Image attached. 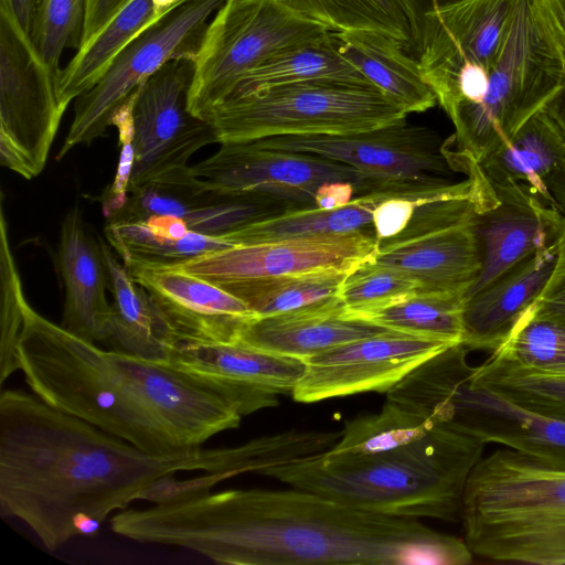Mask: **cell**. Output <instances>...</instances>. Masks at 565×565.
I'll use <instances>...</instances> for the list:
<instances>
[{
	"instance_id": "681fc988",
	"label": "cell",
	"mask_w": 565,
	"mask_h": 565,
	"mask_svg": "<svg viewBox=\"0 0 565 565\" xmlns=\"http://www.w3.org/2000/svg\"><path fill=\"white\" fill-rule=\"evenodd\" d=\"M20 23L30 34L33 21L35 0H9Z\"/></svg>"
},
{
	"instance_id": "5b68a950",
	"label": "cell",
	"mask_w": 565,
	"mask_h": 565,
	"mask_svg": "<svg viewBox=\"0 0 565 565\" xmlns=\"http://www.w3.org/2000/svg\"><path fill=\"white\" fill-rule=\"evenodd\" d=\"M460 521L476 556L565 565V468L495 449L468 477Z\"/></svg>"
},
{
	"instance_id": "3957f363",
	"label": "cell",
	"mask_w": 565,
	"mask_h": 565,
	"mask_svg": "<svg viewBox=\"0 0 565 565\" xmlns=\"http://www.w3.org/2000/svg\"><path fill=\"white\" fill-rule=\"evenodd\" d=\"M486 445L475 436L438 425L394 449L369 455L328 449L260 475L371 513L456 522L468 477L483 457Z\"/></svg>"
},
{
	"instance_id": "7402d4cb",
	"label": "cell",
	"mask_w": 565,
	"mask_h": 565,
	"mask_svg": "<svg viewBox=\"0 0 565 565\" xmlns=\"http://www.w3.org/2000/svg\"><path fill=\"white\" fill-rule=\"evenodd\" d=\"M393 331L347 313L339 296L316 305L267 317H255L237 342L285 356L306 360L358 339Z\"/></svg>"
},
{
	"instance_id": "d6986e66",
	"label": "cell",
	"mask_w": 565,
	"mask_h": 565,
	"mask_svg": "<svg viewBox=\"0 0 565 565\" xmlns=\"http://www.w3.org/2000/svg\"><path fill=\"white\" fill-rule=\"evenodd\" d=\"M373 230L241 245L171 264L218 286L286 274L351 270L376 249Z\"/></svg>"
},
{
	"instance_id": "44dd1931",
	"label": "cell",
	"mask_w": 565,
	"mask_h": 565,
	"mask_svg": "<svg viewBox=\"0 0 565 565\" xmlns=\"http://www.w3.org/2000/svg\"><path fill=\"white\" fill-rule=\"evenodd\" d=\"M491 185L498 202L476 217L482 267L466 297L557 243L564 226L565 215L530 186L520 183Z\"/></svg>"
},
{
	"instance_id": "7c38bea8",
	"label": "cell",
	"mask_w": 565,
	"mask_h": 565,
	"mask_svg": "<svg viewBox=\"0 0 565 565\" xmlns=\"http://www.w3.org/2000/svg\"><path fill=\"white\" fill-rule=\"evenodd\" d=\"M472 370L468 362H449L428 373L417 392L420 411L486 444L565 468V420L529 412L477 385Z\"/></svg>"
},
{
	"instance_id": "ac0fdd59",
	"label": "cell",
	"mask_w": 565,
	"mask_h": 565,
	"mask_svg": "<svg viewBox=\"0 0 565 565\" xmlns=\"http://www.w3.org/2000/svg\"><path fill=\"white\" fill-rule=\"evenodd\" d=\"M449 347L397 331L347 342L303 360L305 373L291 395L297 402L313 403L365 392L386 393Z\"/></svg>"
},
{
	"instance_id": "5bb4252c",
	"label": "cell",
	"mask_w": 565,
	"mask_h": 565,
	"mask_svg": "<svg viewBox=\"0 0 565 565\" xmlns=\"http://www.w3.org/2000/svg\"><path fill=\"white\" fill-rule=\"evenodd\" d=\"M258 147L330 159L358 170L380 191H415L448 182L454 170L445 143L426 126L402 119L344 135L278 136L249 140Z\"/></svg>"
},
{
	"instance_id": "f546056e",
	"label": "cell",
	"mask_w": 565,
	"mask_h": 565,
	"mask_svg": "<svg viewBox=\"0 0 565 565\" xmlns=\"http://www.w3.org/2000/svg\"><path fill=\"white\" fill-rule=\"evenodd\" d=\"M331 31L374 30L390 34L406 50L418 46L420 14L416 0H277Z\"/></svg>"
},
{
	"instance_id": "8fae6325",
	"label": "cell",
	"mask_w": 565,
	"mask_h": 565,
	"mask_svg": "<svg viewBox=\"0 0 565 565\" xmlns=\"http://www.w3.org/2000/svg\"><path fill=\"white\" fill-rule=\"evenodd\" d=\"M225 0H182L134 38L99 81L74 103V118L56 154L106 135L114 113L172 60H194L212 15Z\"/></svg>"
},
{
	"instance_id": "b9f144b4",
	"label": "cell",
	"mask_w": 565,
	"mask_h": 565,
	"mask_svg": "<svg viewBox=\"0 0 565 565\" xmlns=\"http://www.w3.org/2000/svg\"><path fill=\"white\" fill-rule=\"evenodd\" d=\"M531 4L565 77V0H531Z\"/></svg>"
},
{
	"instance_id": "7a4b0ae2",
	"label": "cell",
	"mask_w": 565,
	"mask_h": 565,
	"mask_svg": "<svg viewBox=\"0 0 565 565\" xmlns=\"http://www.w3.org/2000/svg\"><path fill=\"white\" fill-rule=\"evenodd\" d=\"M202 447L158 456L21 390L0 394V513L55 551L89 535L157 480L203 471Z\"/></svg>"
},
{
	"instance_id": "7bdbcfd3",
	"label": "cell",
	"mask_w": 565,
	"mask_h": 565,
	"mask_svg": "<svg viewBox=\"0 0 565 565\" xmlns=\"http://www.w3.org/2000/svg\"><path fill=\"white\" fill-rule=\"evenodd\" d=\"M534 305L544 311L565 315V218L557 243L554 268Z\"/></svg>"
},
{
	"instance_id": "484cf974",
	"label": "cell",
	"mask_w": 565,
	"mask_h": 565,
	"mask_svg": "<svg viewBox=\"0 0 565 565\" xmlns=\"http://www.w3.org/2000/svg\"><path fill=\"white\" fill-rule=\"evenodd\" d=\"M107 273V288L113 296L110 338L119 351L164 362L178 342L173 331L154 306L147 290L130 275L113 253L98 239Z\"/></svg>"
},
{
	"instance_id": "f1b7e54d",
	"label": "cell",
	"mask_w": 565,
	"mask_h": 565,
	"mask_svg": "<svg viewBox=\"0 0 565 565\" xmlns=\"http://www.w3.org/2000/svg\"><path fill=\"white\" fill-rule=\"evenodd\" d=\"M159 18L152 0H128L61 70L57 94L63 107L92 88L125 46Z\"/></svg>"
},
{
	"instance_id": "8992f818",
	"label": "cell",
	"mask_w": 565,
	"mask_h": 565,
	"mask_svg": "<svg viewBox=\"0 0 565 565\" xmlns=\"http://www.w3.org/2000/svg\"><path fill=\"white\" fill-rule=\"evenodd\" d=\"M565 90V77L531 0H519L503 52L483 99L448 115L455 134L446 142L454 170L479 164Z\"/></svg>"
},
{
	"instance_id": "8d00e7d4",
	"label": "cell",
	"mask_w": 565,
	"mask_h": 565,
	"mask_svg": "<svg viewBox=\"0 0 565 565\" xmlns=\"http://www.w3.org/2000/svg\"><path fill=\"white\" fill-rule=\"evenodd\" d=\"M438 425L386 399L379 413L347 422L340 439L329 450L345 455L381 452L408 445Z\"/></svg>"
},
{
	"instance_id": "9c48e42d",
	"label": "cell",
	"mask_w": 565,
	"mask_h": 565,
	"mask_svg": "<svg viewBox=\"0 0 565 565\" xmlns=\"http://www.w3.org/2000/svg\"><path fill=\"white\" fill-rule=\"evenodd\" d=\"M57 81L10 1L0 0V163L26 180L44 169L66 110Z\"/></svg>"
},
{
	"instance_id": "d590c367",
	"label": "cell",
	"mask_w": 565,
	"mask_h": 565,
	"mask_svg": "<svg viewBox=\"0 0 565 565\" xmlns=\"http://www.w3.org/2000/svg\"><path fill=\"white\" fill-rule=\"evenodd\" d=\"M471 380L529 412L565 420V379L539 374L490 354Z\"/></svg>"
},
{
	"instance_id": "83f0119b",
	"label": "cell",
	"mask_w": 565,
	"mask_h": 565,
	"mask_svg": "<svg viewBox=\"0 0 565 565\" xmlns=\"http://www.w3.org/2000/svg\"><path fill=\"white\" fill-rule=\"evenodd\" d=\"M481 167L491 183L527 185L557 207L546 181L565 167V143L541 110Z\"/></svg>"
},
{
	"instance_id": "f907efd6",
	"label": "cell",
	"mask_w": 565,
	"mask_h": 565,
	"mask_svg": "<svg viewBox=\"0 0 565 565\" xmlns=\"http://www.w3.org/2000/svg\"><path fill=\"white\" fill-rule=\"evenodd\" d=\"M182 0H152L154 12L158 17L163 15Z\"/></svg>"
},
{
	"instance_id": "30bf717a",
	"label": "cell",
	"mask_w": 565,
	"mask_h": 565,
	"mask_svg": "<svg viewBox=\"0 0 565 565\" xmlns=\"http://www.w3.org/2000/svg\"><path fill=\"white\" fill-rule=\"evenodd\" d=\"M497 202L492 188L420 205L405 230L377 243L367 260L406 274L417 291L466 298L482 267L476 217Z\"/></svg>"
},
{
	"instance_id": "836d02e7",
	"label": "cell",
	"mask_w": 565,
	"mask_h": 565,
	"mask_svg": "<svg viewBox=\"0 0 565 565\" xmlns=\"http://www.w3.org/2000/svg\"><path fill=\"white\" fill-rule=\"evenodd\" d=\"M490 354L539 374L565 379V315L541 310L533 302Z\"/></svg>"
},
{
	"instance_id": "1f68e13d",
	"label": "cell",
	"mask_w": 565,
	"mask_h": 565,
	"mask_svg": "<svg viewBox=\"0 0 565 565\" xmlns=\"http://www.w3.org/2000/svg\"><path fill=\"white\" fill-rule=\"evenodd\" d=\"M341 431L289 430L263 436L245 444L204 450V473L222 481L245 472L259 473L267 468L302 459L330 449Z\"/></svg>"
},
{
	"instance_id": "6da1fadb",
	"label": "cell",
	"mask_w": 565,
	"mask_h": 565,
	"mask_svg": "<svg viewBox=\"0 0 565 565\" xmlns=\"http://www.w3.org/2000/svg\"><path fill=\"white\" fill-rule=\"evenodd\" d=\"M111 531L139 543L175 546L231 565H466L463 539L323 495L230 489L124 509Z\"/></svg>"
},
{
	"instance_id": "d4e9b609",
	"label": "cell",
	"mask_w": 565,
	"mask_h": 565,
	"mask_svg": "<svg viewBox=\"0 0 565 565\" xmlns=\"http://www.w3.org/2000/svg\"><path fill=\"white\" fill-rule=\"evenodd\" d=\"M339 52L408 115L434 107L437 98L418 61L390 34L374 30L332 31Z\"/></svg>"
},
{
	"instance_id": "cb8c5ba5",
	"label": "cell",
	"mask_w": 565,
	"mask_h": 565,
	"mask_svg": "<svg viewBox=\"0 0 565 565\" xmlns=\"http://www.w3.org/2000/svg\"><path fill=\"white\" fill-rule=\"evenodd\" d=\"M558 243V242H557ZM557 243L511 267L465 298L462 344L492 352L518 318L537 299L556 260Z\"/></svg>"
},
{
	"instance_id": "e0dca14e",
	"label": "cell",
	"mask_w": 565,
	"mask_h": 565,
	"mask_svg": "<svg viewBox=\"0 0 565 565\" xmlns=\"http://www.w3.org/2000/svg\"><path fill=\"white\" fill-rule=\"evenodd\" d=\"M162 364L218 396L243 417L279 404L292 393L306 362L238 342L178 341Z\"/></svg>"
},
{
	"instance_id": "74e56055",
	"label": "cell",
	"mask_w": 565,
	"mask_h": 565,
	"mask_svg": "<svg viewBox=\"0 0 565 565\" xmlns=\"http://www.w3.org/2000/svg\"><path fill=\"white\" fill-rule=\"evenodd\" d=\"M417 290V282L406 274L366 259L348 273L338 296L347 313L355 317L399 301Z\"/></svg>"
},
{
	"instance_id": "f6af8a7d",
	"label": "cell",
	"mask_w": 565,
	"mask_h": 565,
	"mask_svg": "<svg viewBox=\"0 0 565 565\" xmlns=\"http://www.w3.org/2000/svg\"><path fill=\"white\" fill-rule=\"evenodd\" d=\"M141 223L152 238L160 242L179 241L190 231L186 222L175 215L154 214Z\"/></svg>"
},
{
	"instance_id": "4dcf8cb0",
	"label": "cell",
	"mask_w": 565,
	"mask_h": 565,
	"mask_svg": "<svg viewBox=\"0 0 565 565\" xmlns=\"http://www.w3.org/2000/svg\"><path fill=\"white\" fill-rule=\"evenodd\" d=\"M308 81H337L375 87L339 52L331 31L324 39L284 50L269 57L244 75L230 96Z\"/></svg>"
},
{
	"instance_id": "bcb514c9",
	"label": "cell",
	"mask_w": 565,
	"mask_h": 565,
	"mask_svg": "<svg viewBox=\"0 0 565 565\" xmlns=\"http://www.w3.org/2000/svg\"><path fill=\"white\" fill-rule=\"evenodd\" d=\"M358 195L354 183L350 181H330L319 186L315 196V206L330 210L343 206Z\"/></svg>"
},
{
	"instance_id": "d6a6232c",
	"label": "cell",
	"mask_w": 565,
	"mask_h": 565,
	"mask_svg": "<svg viewBox=\"0 0 565 565\" xmlns=\"http://www.w3.org/2000/svg\"><path fill=\"white\" fill-rule=\"evenodd\" d=\"M350 270L328 268L262 277L221 286L244 301L256 317L302 309L338 296Z\"/></svg>"
},
{
	"instance_id": "7dc6e473",
	"label": "cell",
	"mask_w": 565,
	"mask_h": 565,
	"mask_svg": "<svg viewBox=\"0 0 565 565\" xmlns=\"http://www.w3.org/2000/svg\"><path fill=\"white\" fill-rule=\"evenodd\" d=\"M542 111L545 114L565 143V97L562 94L558 95L554 100L545 106Z\"/></svg>"
},
{
	"instance_id": "60d3db41",
	"label": "cell",
	"mask_w": 565,
	"mask_h": 565,
	"mask_svg": "<svg viewBox=\"0 0 565 565\" xmlns=\"http://www.w3.org/2000/svg\"><path fill=\"white\" fill-rule=\"evenodd\" d=\"M134 100L130 96L113 115L110 126L118 130L119 159L115 178L102 196V209L106 217L119 213L128 202L131 174L135 164Z\"/></svg>"
},
{
	"instance_id": "f35d334b",
	"label": "cell",
	"mask_w": 565,
	"mask_h": 565,
	"mask_svg": "<svg viewBox=\"0 0 565 565\" xmlns=\"http://www.w3.org/2000/svg\"><path fill=\"white\" fill-rule=\"evenodd\" d=\"M86 0H35L31 40L50 67L60 76L65 49L78 50Z\"/></svg>"
},
{
	"instance_id": "ba28073f",
	"label": "cell",
	"mask_w": 565,
	"mask_h": 565,
	"mask_svg": "<svg viewBox=\"0 0 565 565\" xmlns=\"http://www.w3.org/2000/svg\"><path fill=\"white\" fill-rule=\"evenodd\" d=\"M331 30L277 0H225L207 24L194 58L188 109L199 117L227 98L244 75L284 50Z\"/></svg>"
},
{
	"instance_id": "e575fe53",
	"label": "cell",
	"mask_w": 565,
	"mask_h": 565,
	"mask_svg": "<svg viewBox=\"0 0 565 565\" xmlns=\"http://www.w3.org/2000/svg\"><path fill=\"white\" fill-rule=\"evenodd\" d=\"M465 297L420 292L355 317L393 331L446 342L462 343ZM354 317V316H353Z\"/></svg>"
},
{
	"instance_id": "ab89813d",
	"label": "cell",
	"mask_w": 565,
	"mask_h": 565,
	"mask_svg": "<svg viewBox=\"0 0 565 565\" xmlns=\"http://www.w3.org/2000/svg\"><path fill=\"white\" fill-rule=\"evenodd\" d=\"M0 206V383L2 385L19 370L17 349L23 327V303L26 299L11 253L2 200Z\"/></svg>"
},
{
	"instance_id": "52a82bcc",
	"label": "cell",
	"mask_w": 565,
	"mask_h": 565,
	"mask_svg": "<svg viewBox=\"0 0 565 565\" xmlns=\"http://www.w3.org/2000/svg\"><path fill=\"white\" fill-rule=\"evenodd\" d=\"M407 114L375 87L308 81L232 95L200 118L217 143L278 136L344 135L376 129Z\"/></svg>"
},
{
	"instance_id": "603a6c76",
	"label": "cell",
	"mask_w": 565,
	"mask_h": 565,
	"mask_svg": "<svg viewBox=\"0 0 565 565\" xmlns=\"http://www.w3.org/2000/svg\"><path fill=\"white\" fill-rule=\"evenodd\" d=\"M58 264L65 286L62 327L90 342L110 338L111 305L99 241L89 234L78 206L62 221Z\"/></svg>"
},
{
	"instance_id": "c3c4849f",
	"label": "cell",
	"mask_w": 565,
	"mask_h": 565,
	"mask_svg": "<svg viewBox=\"0 0 565 565\" xmlns=\"http://www.w3.org/2000/svg\"><path fill=\"white\" fill-rule=\"evenodd\" d=\"M546 186L557 209L565 215V167L550 175Z\"/></svg>"
},
{
	"instance_id": "9a60e30c",
	"label": "cell",
	"mask_w": 565,
	"mask_h": 565,
	"mask_svg": "<svg viewBox=\"0 0 565 565\" xmlns=\"http://www.w3.org/2000/svg\"><path fill=\"white\" fill-rule=\"evenodd\" d=\"M202 192L264 200L290 207L315 206L316 192L330 181H350L358 195L376 185L350 166L319 156L262 148L252 141L223 142L211 157L191 166Z\"/></svg>"
},
{
	"instance_id": "ee69618b",
	"label": "cell",
	"mask_w": 565,
	"mask_h": 565,
	"mask_svg": "<svg viewBox=\"0 0 565 565\" xmlns=\"http://www.w3.org/2000/svg\"><path fill=\"white\" fill-rule=\"evenodd\" d=\"M127 1L86 0L81 46L90 40Z\"/></svg>"
},
{
	"instance_id": "2e32d148",
	"label": "cell",
	"mask_w": 565,
	"mask_h": 565,
	"mask_svg": "<svg viewBox=\"0 0 565 565\" xmlns=\"http://www.w3.org/2000/svg\"><path fill=\"white\" fill-rule=\"evenodd\" d=\"M519 0H431L420 14L418 65L439 103L468 65L491 73Z\"/></svg>"
},
{
	"instance_id": "ffe728a7",
	"label": "cell",
	"mask_w": 565,
	"mask_h": 565,
	"mask_svg": "<svg viewBox=\"0 0 565 565\" xmlns=\"http://www.w3.org/2000/svg\"><path fill=\"white\" fill-rule=\"evenodd\" d=\"M126 267L147 290L178 341L235 343L245 323L256 317L221 286L175 266Z\"/></svg>"
},
{
	"instance_id": "4316f807",
	"label": "cell",
	"mask_w": 565,
	"mask_h": 565,
	"mask_svg": "<svg viewBox=\"0 0 565 565\" xmlns=\"http://www.w3.org/2000/svg\"><path fill=\"white\" fill-rule=\"evenodd\" d=\"M412 192L414 191H374L356 195L348 204L330 210L316 206L290 207L231 230L225 236L233 246H241L373 230V211L381 201Z\"/></svg>"
},
{
	"instance_id": "277c9868",
	"label": "cell",
	"mask_w": 565,
	"mask_h": 565,
	"mask_svg": "<svg viewBox=\"0 0 565 565\" xmlns=\"http://www.w3.org/2000/svg\"><path fill=\"white\" fill-rule=\"evenodd\" d=\"M17 360L34 395L158 456L184 450L132 392L107 350L53 323L25 300Z\"/></svg>"
},
{
	"instance_id": "4fadbf2b",
	"label": "cell",
	"mask_w": 565,
	"mask_h": 565,
	"mask_svg": "<svg viewBox=\"0 0 565 565\" xmlns=\"http://www.w3.org/2000/svg\"><path fill=\"white\" fill-rule=\"evenodd\" d=\"M193 73L194 60H172L131 94L135 164L129 193L149 185L193 184L190 158L217 143L209 124L188 109Z\"/></svg>"
}]
</instances>
